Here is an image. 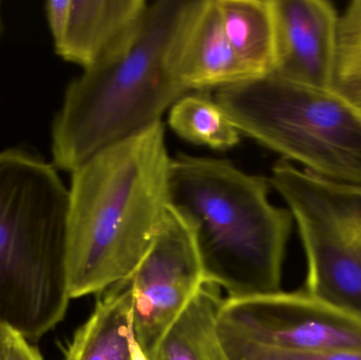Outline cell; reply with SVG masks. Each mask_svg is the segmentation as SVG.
I'll return each instance as SVG.
<instances>
[{"label": "cell", "instance_id": "cell-1", "mask_svg": "<svg viewBox=\"0 0 361 360\" xmlns=\"http://www.w3.org/2000/svg\"><path fill=\"white\" fill-rule=\"evenodd\" d=\"M163 122L89 159L71 173L67 270L71 299L129 278L169 207Z\"/></svg>", "mask_w": 361, "mask_h": 360}, {"label": "cell", "instance_id": "cell-2", "mask_svg": "<svg viewBox=\"0 0 361 360\" xmlns=\"http://www.w3.org/2000/svg\"><path fill=\"white\" fill-rule=\"evenodd\" d=\"M189 0L149 2L141 20L74 78L51 125L55 168L73 173L110 146L143 132L188 91L167 56Z\"/></svg>", "mask_w": 361, "mask_h": 360}, {"label": "cell", "instance_id": "cell-3", "mask_svg": "<svg viewBox=\"0 0 361 360\" xmlns=\"http://www.w3.org/2000/svg\"><path fill=\"white\" fill-rule=\"evenodd\" d=\"M269 178L223 159L171 158L169 205L192 226L206 283L245 299L282 291L292 213L269 200Z\"/></svg>", "mask_w": 361, "mask_h": 360}, {"label": "cell", "instance_id": "cell-4", "mask_svg": "<svg viewBox=\"0 0 361 360\" xmlns=\"http://www.w3.org/2000/svg\"><path fill=\"white\" fill-rule=\"evenodd\" d=\"M69 188L32 148L0 151V323L31 342L67 314Z\"/></svg>", "mask_w": 361, "mask_h": 360}, {"label": "cell", "instance_id": "cell-5", "mask_svg": "<svg viewBox=\"0 0 361 360\" xmlns=\"http://www.w3.org/2000/svg\"><path fill=\"white\" fill-rule=\"evenodd\" d=\"M242 135L324 179L361 185V109L337 92L276 74L216 90Z\"/></svg>", "mask_w": 361, "mask_h": 360}, {"label": "cell", "instance_id": "cell-6", "mask_svg": "<svg viewBox=\"0 0 361 360\" xmlns=\"http://www.w3.org/2000/svg\"><path fill=\"white\" fill-rule=\"evenodd\" d=\"M296 222L307 258L305 290L361 321V230L329 200L315 175L280 160L269 178Z\"/></svg>", "mask_w": 361, "mask_h": 360}, {"label": "cell", "instance_id": "cell-7", "mask_svg": "<svg viewBox=\"0 0 361 360\" xmlns=\"http://www.w3.org/2000/svg\"><path fill=\"white\" fill-rule=\"evenodd\" d=\"M221 335L283 350L361 351V321L305 290L225 298Z\"/></svg>", "mask_w": 361, "mask_h": 360}, {"label": "cell", "instance_id": "cell-8", "mask_svg": "<svg viewBox=\"0 0 361 360\" xmlns=\"http://www.w3.org/2000/svg\"><path fill=\"white\" fill-rule=\"evenodd\" d=\"M130 278L135 342L154 360L167 330L206 283L192 226L171 205Z\"/></svg>", "mask_w": 361, "mask_h": 360}, {"label": "cell", "instance_id": "cell-9", "mask_svg": "<svg viewBox=\"0 0 361 360\" xmlns=\"http://www.w3.org/2000/svg\"><path fill=\"white\" fill-rule=\"evenodd\" d=\"M277 66L273 74L305 86L334 88L339 15L326 0H274Z\"/></svg>", "mask_w": 361, "mask_h": 360}, {"label": "cell", "instance_id": "cell-10", "mask_svg": "<svg viewBox=\"0 0 361 360\" xmlns=\"http://www.w3.org/2000/svg\"><path fill=\"white\" fill-rule=\"evenodd\" d=\"M169 71L188 92L255 78L227 38L216 0H189L167 56Z\"/></svg>", "mask_w": 361, "mask_h": 360}, {"label": "cell", "instance_id": "cell-11", "mask_svg": "<svg viewBox=\"0 0 361 360\" xmlns=\"http://www.w3.org/2000/svg\"><path fill=\"white\" fill-rule=\"evenodd\" d=\"M145 0L47 1V21L55 52L82 69L91 67L139 23Z\"/></svg>", "mask_w": 361, "mask_h": 360}, {"label": "cell", "instance_id": "cell-12", "mask_svg": "<svg viewBox=\"0 0 361 360\" xmlns=\"http://www.w3.org/2000/svg\"><path fill=\"white\" fill-rule=\"evenodd\" d=\"M139 348L129 277L101 293L92 314L70 342L65 360H133Z\"/></svg>", "mask_w": 361, "mask_h": 360}, {"label": "cell", "instance_id": "cell-13", "mask_svg": "<svg viewBox=\"0 0 361 360\" xmlns=\"http://www.w3.org/2000/svg\"><path fill=\"white\" fill-rule=\"evenodd\" d=\"M222 290L205 283L167 330L154 360H231L219 321L224 304Z\"/></svg>", "mask_w": 361, "mask_h": 360}, {"label": "cell", "instance_id": "cell-14", "mask_svg": "<svg viewBox=\"0 0 361 360\" xmlns=\"http://www.w3.org/2000/svg\"><path fill=\"white\" fill-rule=\"evenodd\" d=\"M233 52L255 78L273 74L277 66L274 0H216Z\"/></svg>", "mask_w": 361, "mask_h": 360}, {"label": "cell", "instance_id": "cell-15", "mask_svg": "<svg viewBox=\"0 0 361 360\" xmlns=\"http://www.w3.org/2000/svg\"><path fill=\"white\" fill-rule=\"evenodd\" d=\"M171 130L185 141L214 150H227L241 141V132L214 99L188 93L169 110Z\"/></svg>", "mask_w": 361, "mask_h": 360}, {"label": "cell", "instance_id": "cell-16", "mask_svg": "<svg viewBox=\"0 0 361 360\" xmlns=\"http://www.w3.org/2000/svg\"><path fill=\"white\" fill-rule=\"evenodd\" d=\"M334 89L361 109V0L339 16Z\"/></svg>", "mask_w": 361, "mask_h": 360}, {"label": "cell", "instance_id": "cell-17", "mask_svg": "<svg viewBox=\"0 0 361 360\" xmlns=\"http://www.w3.org/2000/svg\"><path fill=\"white\" fill-rule=\"evenodd\" d=\"M220 336L231 360H361V351L283 350Z\"/></svg>", "mask_w": 361, "mask_h": 360}, {"label": "cell", "instance_id": "cell-18", "mask_svg": "<svg viewBox=\"0 0 361 360\" xmlns=\"http://www.w3.org/2000/svg\"><path fill=\"white\" fill-rule=\"evenodd\" d=\"M315 177L335 209L361 230V185Z\"/></svg>", "mask_w": 361, "mask_h": 360}, {"label": "cell", "instance_id": "cell-19", "mask_svg": "<svg viewBox=\"0 0 361 360\" xmlns=\"http://www.w3.org/2000/svg\"><path fill=\"white\" fill-rule=\"evenodd\" d=\"M11 360H44V357L33 342L17 333L13 342Z\"/></svg>", "mask_w": 361, "mask_h": 360}, {"label": "cell", "instance_id": "cell-20", "mask_svg": "<svg viewBox=\"0 0 361 360\" xmlns=\"http://www.w3.org/2000/svg\"><path fill=\"white\" fill-rule=\"evenodd\" d=\"M16 334L14 330L0 323V360H11V351Z\"/></svg>", "mask_w": 361, "mask_h": 360}, {"label": "cell", "instance_id": "cell-21", "mask_svg": "<svg viewBox=\"0 0 361 360\" xmlns=\"http://www.w3.org/2000/svg\"><path fill=\"white\" fill-rule=\"evenodd\" d=\"M0 4H1V2H0ZM1 31H2V19H1V8H0V35H1Z\"/></svg>", "mask_w": 361, "mask_h": 360}]
</instances>
